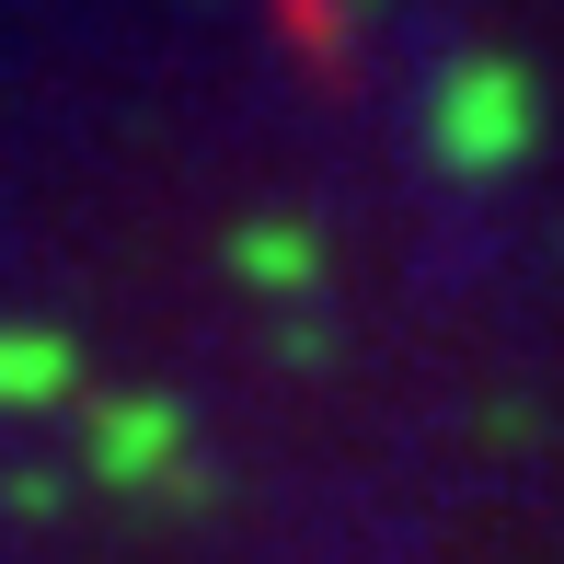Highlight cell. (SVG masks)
Masks as SVG:
<instances>
[{
    "mask_svg": "<svg viewBox=\"0 0 564 564\" xmlns=\"http://www.w3.org/2000/svg\"><path fill=\"white\" fill-rule=\"evenodd\" d=\"M449 150H460V162H496V150H519V82L473 69V82L449 93Z\"/></svg>",
    "mask_w": 564,
    "mask_h": 564,
    "instance_id": "6da1fadb",
    "label": "cell"
},
{
    "mask_svg": "<svg viewBox=\"0 0 564 564\" xmlns=\"http://www.w3.org/2000/svg\"><path fill=\"white\" fill-rule=\"evenodd\" d=\"M35 380H58V346H0V403L35 392Z\"/></svg>",
    "mask_w": 564,
    "mask_h": 564,
    "instance_id": "7a4b0ae2",
    "label": "cell"
}]
</instances>
